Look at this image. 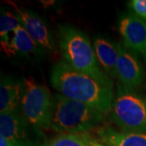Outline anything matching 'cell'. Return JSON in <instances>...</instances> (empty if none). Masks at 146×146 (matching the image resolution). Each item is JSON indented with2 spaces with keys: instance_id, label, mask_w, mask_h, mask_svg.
I'll return each instance as SVG.
<instances>
[{
  "instance_id": "cell-9",
  "label": "cell",
  "mask_w": 146,
  "mask_h": 146,
  "mask_svg": "<svg viewBox=\"0 0 146 146\" xmlns=\"http://www.w3.org/2000/svg\"><path fill=\"white\" fill-rule=\"evenodd\" d=\"M119 58L117 63V77L121 84L128 89H135L143 82L144 69L136 55L117 44Z\"/></svg>"
},
{
  "instance_id": "cell-17",
  "label": "cell",
  "mask_w": 146,
  "mask_h": 146,
  "mask_svg": "<svg viewBox=\"0 0 146 146\" xmlns=\"http://www.w3.org/2000/svg\"><path fill=\"white\" fill-rule=\"evenodd\" d=\"M0 146H14L12 144H11L8 141H7L3 137L0 136Z\"/></svg>"
},
{
  "instance_id": "cell-13",
  "label": "cell",
  "mask_w": 146,
  "mask_h": 146,
  "mask_svg": "<svg viewBox=\"0 0 146 146\" xmlns=\"http://www.w3.org/2000/svg\"><path fill=\"white\" fill-rule=\"evenodd\" d=\"M42 49L34 42L23 27L20 25L11 36L8 47L4 53L8 56L21 54L29 55L36 54Z\"/></svg>"
},
{
  "instance_id": "cell-19",
  "label": "cell",
  "mask_w": 146,
  "mask_h": 146,
  "mask_svg": "<svg viewBox=\"0 0 146 146\" xmlns=\"http://www.w3.org/2000/svg\"><path fill=\"white\" fill-rule=\"evenodd\" d=\"M145 60H146V54H145Z\"/></svg>"
},
{
  "instance_id": "cell-6",
  "label": "cell",
  "mask_w": 146,
  "mask_h": 146,
  "mask_svg": "<svg viewBox=\"0 0 146 146\" xmlns=\"http://www.w3.org/2000/svg\"><path fill=\"white\" fill-rule=\"evenodd\" d=\"M0 136L14 146H40L46 141L42 131L30 125L21 112L0 115Z\"/></svg>"
},
{
  "instance_id": "cell-8",
  "label": "cell",
  "mask_w": 146,
  "mask_h": 146,
  "mask_svg": "<svg viewBox=\"0 0 146 146\" xmlns=\"http://www.w3.org/2000/svg\"><path fill=\"white\" fill-rule=\"evenodd\" d=\"M119 31L124 46L133 52L146 54V21L135 14L123 16L119 24Z\"/></svg>"
},
{
  "instance_id": "cell-10",
  "label": "cell",
  "mask_w": 146,
  "mask_h": 146,
  "mask_svg": "<svg viewBox=\"0 0 146 146\" xmlns=\"http://www.w3.org/2000/svg\"><path fill=\"white\" fill-rule=\"evenodd\" d=\"M24 80L4 76L0 84V113L20 112L24 92Z\"/></svg>"
},
{
  "instance_id": "cell-15",
  "label": "cell",
  "mask_w": 146,
  "mask_h": 146,
  "mask_svg": "<svg viewBox=\"0 0 146 146\" xmlns=\"http://www.w3.org/2000/svg\"><path fill=\"white\" fill-rule=\"evenodd\" d=\"M21 25L15 14L6 10L1 11L0 16V39L1 49L3 52L8 47L10 42V33H13L18 27Z\"/></svg>"
},
{
  "instance_id": "cell-3",
  "label": "cell",
  "mask_w": 146,
  "mask_h": 146,
  "mask_svg": "<svg viewBox=\"0 0 146 146\" xmlns=\"http://www.w3.org/2000/svg\"><path fill=\"white\" fill-rule=\"evenodd\" d=\"M103 114L60 94L53 96L50 130L60 133L89 132L103 121Z\"/></svg>"
},
{
  "instance_id": "cell-14",
  "label": "cell",
  "mask_w": 146,
  "mask_h": 146,
  "mask_svg": "<svg viewBox=\"0 0 146 146\" xmlns=\"http://www.w3.org/2000/svg\"><path fill=\"white\" fill-rule=\"evenodd\" d=\"M97 141L89 132L60 133L46 140L40 146H92Z\"/></svg>"
},
{
  "instance_id": "cell-5",
  "label": "cell",
  "mask_w": 146,
  "mask_h": 146,
  "mask_svg": "<svg viewBox=\"0 0 146 146\" xmlns=\"http://www.w3.org/2000/svg\"><path fill=\"white\" fill-rule=\"evenodd\" d=\"M24 81L21 114L33 127L42 131L49 130L53 107L50 91L30 76L24 79Z\"/></svg>"
},
{
  "instance_id": "cell-18",
  "label": "cell",
  "mask_w": 146,
  "mask_h": 146,
  "mask_svg": "<svg viewBox=\"0 0 146 146\" xmlns=\"http://www.w3.org/2000/svg\"><path fill=\"white\" fill-rule=\"evenodd\" d=\"M92 146H103L102 145H101V144H98V143H97V144H95V145H94Z\"/></svg>"
},
{
  "instance_id": "cell-16",
  "label": "cell",
  "mask_w": 146,
  "mask_h": 146,
  "mask_svg": "<svg viewBox=\"0 0 146 146\" xmlns=\"http://www.w3.org/2000/svg\"><path fill=\"white\" fill-rule=\"evenodd\" d=\"M128 5L134 12L133 14L146 21V0H131Z\"/></svg>"
},
{
  "instance_id": "cell-12",
  "label": "cell",
  "mask_w": 146,
  "mask_h": 146,
  "mask_svg": "<svg viewBox=\"0 0 146 146\" xmlns=\"http://www.w3.org/2000/svg\"><path fill=\"white\" fill-rule=\"evenodd\" d=\"M100 139L110 146H146V132L119 131L110 127L98 131Z\"/></svg>"
},
{
  "instance_id": "cell-2",
  "label": "cell",
  "mask_w": 146,
  "mask_h": 146,
  "mask_svg": "<svg viewBox=\"0 0 146 146\" xmlns=\"http://www.w3.org/2000/svg\"><path fill=\"white\" fill-rule=\"evenodd\" d=\"M58 42L63 60L72 68L113 88L111 79L99 67L91 42L83 32L69 25L60 26Z\"/></svg>"
},
{
  "instance_id": "cell-1",
  "label": "cell",
  "mask_w": 146,
  "mask_h": 146,
  "mask_svg": "<svg viewBox=\"0 0 146 146\" xmlns=\"http://www.w3.org/2000/svg\"><path fill=\"white\" fill-rule=\"evenodd\" d=\"M50 84L61 95L107 114L112 110L115 95L107 87L93 77L72 68L64 60L51 68Z\"/></svg>"
},
{
  "instance_id": "cell-7",
  "label": "cell",
  "mask_w": 146,
  "mask_h": 146,
  "mask_svg": "<svg viewBox=\"0 0 146 146\" xmlns=\"http://www.w3.org/2000/svg\"><path fill=\"white\" fill-rule=\"evenodd\" d=\"M9 4L13 7L14 14L21 25L32 39L42 49L52 51L54 49V42L49 28L42 18L31 11L19 7L15 3L9 2Z\"/></svg>"
},
{
  "instance_id": "cell-4",
  "label": "cell",
  "mask_w": 146,
  "mask_h": 146,
  "mask_svg": "<svg viewBox=\"0 0 146 146\" xmlns=\"http://www.w3.org/2000/svg\"><path fill=\"white\" fill-rule=\"evenodd\" d=\"M111 118L125 132H146V98L118 84Z\"/></svg>"
},
{
  "instance_id": "cell-11",
  "label": "cell",
  "mask_w": 146,
  "mask_h": 146,
  "mask_svg": "<svg viewBox=\"0 0 146 146\" xmlns=\"http://www.w3.org/2000/svg\"><path fill=\"white\" fill-rule=\"evenodd\" d=\"M94 50L103 72L110 79L116 78L119 58L117 44H114L107 39L98 37L94 41Z\"/></svg>"
},
{
  "instance_id": "cell-20",
  "label": "cell",
  "mask_w": 146,
  "mask_h": 146,
  "mask_svg": "<svg viewBox=\"0 0 146 146\" xmlns=\"http://www.w3.org/2000/svg\"><path fill=\"white\" fill-rule=\"evenodd\" d=\"M103 146H110V145H104Z\"/></svg>"
}]
</instances>
